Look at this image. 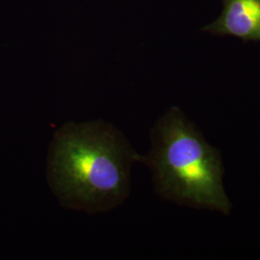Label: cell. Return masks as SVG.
Returning <instances> with one entry per match:
<instances>
[{
	"label": "cell",
	"mask_w": 260,
	"mask_h": 260,
	"mask_svg": "<svg viewBox=\"0 0 260 260\" xmlns=\"http://www.w3.org/2000/svg\"><path fill=\"white\" fill-rule=\"evenodd\" d=\"M141 155L115 125L69 121L56 131L47 154V181L68 209L99 213L129 195L131 167Z\"/></svg>",
	"instance_id": "6da1fadb"
},
{
	"label": "cell",
	"mask_w": 260,
	"mask_h": 260,
	"mask_svg": "<svg viewBox=\"0 0 260 260\" xmlns=\"http://www.w3.org/2000/svg\"><path fill=\"white\" fill-rule=\"evenodd\" d=\"M158 194L178 205L229 214L219 152L179 108H170L151 130V149L141 155Z\"/></svg>",
	"instance_id": "7a4b0ae2"
},
{
	"label": "cell",
	"mask_w": 260,
	"mask_h": 260,
	"mask_svg": "<svg viewBox=\"0 0 260 260\" xmlns=\"http://www.w3.org/2000/svg\"><path fill=\"white\" fill-rule=\"evenodd\" d=\"M221 17L206 29L217 33L260 41V0H223Z\"/></svg>",
	"instance_id": "3957f363"
}]
</instances>
